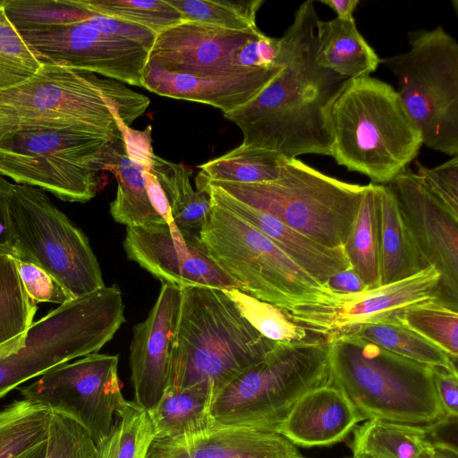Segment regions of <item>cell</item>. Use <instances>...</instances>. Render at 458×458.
Wrapping results in <instances>:
<instances>
[{"label": "cell", "mask_w": 458, "mask_h": 458, "mask_svg": "<svg viewBox=\"0 0 458 458\" xmlns=\"http://www.w3.org/2000/svg\"><path fill=\"white\" fill-rule=\"evenodd\" d=\"M314 2L302 3L280 38L281 72L252 100L225 114L242 132V144L278 152L331 156L328 106L344 77L316 62L318 21Z\"/></svg>", "instance_id": "6da1fadb"}, {"label": "cell", "mask_w": 458, "mask_h": 458, "mask_svg": "<svg viewBox=\"0 0 458 458\" xmlns=\"http://www.w3.org/2000/svg\"><path fill=\"white\" fill-rule=\"evenodd\" d=\"M327 121L330 157L374 184H388L408 169L423 145L396 90L370 75L342 83L328 106Z\"/></svg>", "instance_id": "7a4b0ae2"}, {"label": "cell", "mask_w": 458, "mask_h": 458, "mask_svg": "<svg viewBox=\"0 0 458 458\" xmlns=\"http://www.w3.org/2000/svg\"><path fill=\"white\" fill-rule=\"evenodd\" d=\"M276 344L242 317L224 289L183 287L167 387H202L214 399Z\"/></svg>", "instance_id": "3957f363"}, {"label": "cell", "mask_w": 458, "mask_h": 458, "mask_svg": "<svg viewBox=\"0 0 458 458\" xmlns=\"http://www.w3.org/2000/svg\"><path fill=\"white\" fill-rule=\"evenodd\" d=\"M149 98L96 73L45 62L29 80L0 91V138L38 126L88 125L120 136Z\"/></svg>", "instance_id": "277c9868"}, {"label": "cell", "mask_w": 458, "mask_h": 458, "mask_svg": "<svg viewBox=\"0 0 458 458\" xmlns=\"http://www.w3.org/2000/svg\"><path fill=\"white\" fill-rule=\"evenodd\" d=\"M330 382L363 420L379 419L436 431L451 419L434 385L433 369L344 334L327 338Z\"/></svg>", "instance_id": "5b68a950"}, {"label": "cell", "mask_w": 458, "mask_h": 458, "mask_svg": "<svg viewBox=\"0 0 458 458\" xmlns=\"http://www.w3.org/2000/svg\"><path fill=\"white\" fill-rule=\"evenodd\" d=\"M123 136L88 125L10 132L0 138V175L64 201L84 203L98 193Z\"/></svg>", "instance_id": "8992f818"}, {"label": "cell", "mask_w": 458, "mask_h": 458, "mask_svg": "<svg viewBox=\"0 0 458 458\" xmlns=\"http://www.w3.org/2000/svg\"><path fill=\"white\" fill-rule=\"evenodd\" d=\"M328 382L327 339L276 343L217 393L210 414L222 425L276 432L301 396Z\"/></svg>", "instance_id": "52a82bcc"}, {"label": "cell", "mask_w": 458, "mask_h": 458, "mask_svg": "<svg viewBox=\"0 0 458 458\" xmlns=\"http://www.w3.org/2000/svg\"><path fill=\"white\" fill-rule=\"evenodd\" d=\"M204 185L217 187L329 248L344 246L368 186L328 176L298 158L287 159L274 181L196 184Z\"/></svg>", "instance_id": "ba28073f"}, {"label": "cell", "mask_w": 458, "mask_h": 458, "mask_svg": "<svg viewBox=\"0 0 458 458\" xmlns=\"http://www.w3.org/2000/svg\"><path fill=\"white\" fill-rule=\"evenodd\" d=\"M124 321L115 284L58 306L32 323L16 348L0 354V398L57 365L98 352Z\"/></svg>", "instance_id": "9c48e42d"}, {"label": "cell", "mask_w": 458, "mask_h": 458, "mask_svg": "<svg viewBox=\"0 0 458 458\" xmlns=\"http://www.w3.org/2000/svg\"><path fill=\"white\" fill-rule=\"evenodd\" d=\"M210 200V214L199 238L241 291L284 311L323 301L332 293L255 226Z\"/></svg>", "instance_id": "30bf717a"}, {"label": "cell", "mask_w": 458, "mask_h": 458, "mask_svg": "<svg viewBox=\"0 0 458 458\" xmlns=\"http://www.w3.org/2000/svg\"><path fill=\"white\" fill-rule=\"evenodd\" d=\"M410 49L381 59L423 145L458 154V43L442 26L408 32Z\"/></svg>", "instance_id": "8fae6325"}, {"label": "cell", "mask_w": 458, "mask_h": 458, "mask_svg": "<svg viewBox=\"0 0 458 458\" xmlns=\"http://www.w3.org/2000/svg\"><path fill=\"white\" fill-rule=\"evenodd\" d=\"M8 216L13 257L39 266L74 298L106 286L88 237L44 191L12 183Z\"/></svg>", "instance_id": "7c38bea8"}, {"label": "cell", "mask_w": 458, "mask_h": 458, "mask_svg": "<svg viewBox=\"0 0 458 458\" xmlns=\"http://www.w3.org/2000/svg\"><path fill=\"white\" fill-rule=\"evenodd\" d=\"M280 38L258 26L235 30L182 21L157 34L147 64L197 77L248 73L281 64Z\"/></svg>", "instance_id": "4fadbf2b"}, {"label": "cell", "mask_w": 458, "mask_h": 458, "mask_svg": "<svg viewBox=\"0 0 458 458\" xmlns=\"http://www.w3.org/2000/svg\"><path fill=\"white\" fill-rule=\"evenodd\" d=\"M118 360L117 355L91 353L50 369L19 391L23 399L76 421L97 445L107 437L125 401Z\"/></svg>", "instance_id": "5bb4252c"}, {"label": "cell", "mask_w": 458, "mask_h": 458, "mask_svg": "<svg viewBox=\"0 0 458 458\" xmlns=\"http://www.w3.org/2000/svg\"><path fill=\"white\" fill-rule=\"evenodd\" d=\"M90 13L62 24L16 30L44 61L142 87L149 50L100 30L88 21Z\"/></svg>", "instance_id": "9a60e30c"}, {"label": "cell", "mask_w": 458, "mask_h": 458, "mask_svg": "<svg viewBox=\"0 0 458 458\" xmlns=\"http://www.w3.org/2000/svg\"><path fill=\"white\" fill-rule=\"evenodd\" d=\"M440 274L428 266L411 277L355 294L332 293L323 301L284 311L309 333L326 339L358 326L396 318L414 304L440 299Z\"/></svg>", "instance_id": "2e32d148"}, {"label": "cell", "mask_w": 458, "mask_h": 458, "mask_svg": "<svg viewBox=\"0 0 458 458\" xmlns=\"http://www.w3.org/2000/svg\"><path fill=\"white\" fill-rule=\"evenodd\" d=\"M123 248L130 259L163 284L180 289L208 286L240 290L210 257L199 232L181 229L174 223L126 227Z\"/></svg>", "instance_id": "e0dca14e"}, {"label": "cell", "mask_w": 458, "mask_h": 458, "mask_svg": "<svg viewBox=\"0 0 458 458\" xmlns=\"http://www.w3.org/2000/svg\"><path fill=\"white\" fill-rule=\"evenodd\" d=\"M386 185L424 267L440 274V299L458 309V218L411 169Z\"/></svg>", "instance_id": "ac0fdd59"}, {"label": "cell", "mask_w": 458, "mask_h": 458, "mask_svg": "<svg viewBox=\"0 0 458 458\" xmlns=\"http://www.w3.org/2000/svg\"><path fill=\"white\" fill-rule=\"evenodd\" d=\"M181 303V289L162 284L146 319L133 327L130 346L134 402L148 411L163 396L169 378L170 358Z\"/></svg>", "instance_id": "d6986e66"}, {"label": "cell", "mask_w": 458, "mask_h": 458, "mask_svg": "<svg viewBox=\"0 0 458 458\" xmlns=\"http://www.w3.org/2000/svg\"><path fill=\"white\" fill-rule=\"evenodd\" d=\"M284 436L267 430L222 425L172 437H155L146 458H301Z\"/></svg>", "instance_id": "ffe728a7"}, {"label": "cell", "mask_w": 458, "mask_h": 458, "mask_svg": "<svg viewBox=\"0 0 458 458\" xmlns=\"http://www.w3.org/2000/svg\"><path fill=\"white\" fill-rule=\"evenodd\" d=\"M283 69L281 59V64L274 68L233 75L197 77L165 72L146 64L141 82L143 88L157 95L207 104L225 114L256 98Z\"/></svg>", "instance_id": "44dd1931"}, {"label": "cell", "mask_w": 458, "mask_h": 458, "mask_svg": "<svg viewBox=\"0 0 458 458\" xmlns=\"http://www.w3.org/2000/svg\"><path fill=\"white\" fill-rule=\"evenodd\" d=\"M360 421L348 397L328 382L301 396L276 432L294 445L328 446L345 439Z\"/></svg>", "instance_id": "7402d4cb"}, {"label": "cell", "mask_w": 458, "mask_h": 458, "mask_svg": "<svg viewBox=\"0 0 458 458\" xmlns=\"http://www.w3.org/2000/svg\"><path fill=\"white\" fill-rule=\"evenodd\" d=\"M197 190L206 192L218 205L255 226L321 284L324 285L333 275L352 267L343 247L324 246L275 216L233 198L217 187L204 185Z\"/></svg>", "instance_id": "603a6c76"}, {"label": "cell", "mask_w": 458, "mask_h": 458, "mask_svg": "<svg viewBox=\"0 0 458 458\" xmlns=\"http://www.w3.org/2000/svg\"><path fill=\"white\" fill-rule=\"evenodd\" d=\"M316 34L317 64L344 79L369 76L381 63L354 21L318 20Z\"/></svg>", "instance_id": "cb8c5ba5"}, {"label": "cell", "mask_w": 458, "mask_h": 458, "mask_svg": "<svg viewBox=\"0 0 458 458\" xmlns=\"http://www.w3.org/2000/svg\"><path fill=\"white\" fill-rule=\"evenodd\" d=\"M148 168L149 162L129 155L123 136L118 140L106 168L117 182L115 198L109 210L114 220L126 227L166 223L152 206L148 193Z\"/></svg>", "instance_id": "d4e9b609"}, {"label": "cell", "mask_w": 458, "mask_h": 458, "mask_svg": "<svg viewBox=\"0 0 458 458\" xmlns=\"http://www.w3.org/2000/svg\"><path fill=\"white\" fill-rule=\"evenodd\" d=\"M380 229V285L389 284L425 268L400 215L395 199L386 185H378Z\"/></svg>", "instance_id": "484cf974"}, {"label": "cell", "mask_w": 458, "mask_h": 458, "mask_svg": "<svg viewBox=\"0 0 458 458\" xmlns=\"http://www.w3.org/2000/svg\"><path fill=\"white\" fill-rule=\"evenodd\" d=\"M52 411L26 399L0 411V458H45Z\"/></svg>", "instance_id": "4316f807"}, {"label": "cell", "mask_w": 458, "mask_h": 458, "mask_svg": "<svg viewBox=\"0 0 458 458\" xmlns=\"http://www.w3.org/2000/svg\"><path fill=\"white\" fill-rule=\"evenodd\" d=\"M352 268L368 289L380 286L378 184L369 183L343 246Z\"/></svg>", "instance_id": "83f0119b"}, {"label": "cell", "mask_w": 458, "mask_h": 458, "mask_svg": "<svg viewBox=\"0 0 458 458\" xmlns=\"http://www.w3.org/2000/svg\"><path fill=\"white\" fill-rule=\"evenodd\" d=\"M149 169L167 197L174 224L181 229L199 232L210 214L211 200L206 192L191 186L192 170L154 152L149 155Z\"/></svg>", "instance_id": "f1b7e54d"}, {"label": "cell", "mask_w": 458, "mask_h": 458, "mask_svg": "<svg viewBox=\"0 0 458 458\" xmlns=\"http://www.w3.org/2000/svg\"><path fill=\"white\" fill-rule=\"evenodd\" d=\"M211 393L202 387H166L158 403L148 411L156 437H172L208 428L213 418Z\"/></svg>", "instance_id": "f546056e"}, {"label": "cell", "mask_w": 458, "mask_h": 458, "mask_svg": "<svg viewBox=\"0 0 458 458\" xmlns=\"http://www.w3.org/2000/svg\"><path fill=\"white\" fill-rule=\"evenodd\" d=\"M431 432L422 427L372 419L355 427L351 448L353 457L417 458L429 443Z\"/></svg>", "instance_id": "4dcf8cb0"}, {"label": "cell", "mask_w": 458, "mask_h": 458, "mask_svg": "<svg viewBox=\"0 0 458 458\" xmlns=\"http://www.w3.org/2000/svg\"><path fill=\"white\" fill-rule=\"evenodd\" d=\"M287 158L278 152L244 144L199 166L196 184L207 182L259 183L276 180Z\"/></svg>", "instance_id": "1f68e13d"}, {"label": "cell", "mask_w": 458, "mask_h": 458, "mask_svg": "<svg viewBox=\"0 0 458 458\" xmlns=\"http://www.w3.org/2000/svg\"><path fill=\"white\" fill-rule=\"evenodd\" d=\"M344 334L365 339L411 360L458 372L456 361L440 348L404 326L397 317L363 324Z\"/></svg>", "instance_id": "d6a6232c"}, {"label": "cell", "mask_w": 458, "mask_h": 458, "mask_svg": "<svg viewBox=\"0 0 458 458\" xmlns=\"http://www.w3.org/2000/svg\"><path fill=\"white\" fill-rule=\"evenodd\" d=\"M37 303L29 296L13 256L0 254V354L16 348L33 323Z\"/></svg>", "instance_id": "836d02e7"}, {"label": "cell", "mask_w": 458, "mask_h": 458, "mask_svg": "<svg viewBox=\"0 0 458 458\" xmlns=\"http://www.w3.org/2000/svg\"><path fill=\"white\" fill-rule=\"evenodd\" d=\"M155 437L148 411L125 400L115 412L107 437L96 445L94 458H146Z\"/></svg>", "instance_id": "e575fe53"}, {"label": "cell", "mask_w": 458, "mask_h": 458, "mask_svg": "<svg viewBox=\"0 0 458 458\" xmlns=\"http://www.w3.org/2000/svg\"><path fill=\"white\" fill-rule=\"evenodd\" d=\"M397 318L407 327L458 359V309L441 299L422 301L406 308Z\"/></svg>", "instance_id": "d590c367"}, {"label": "cell", "mask_w": 458, "mask_h": 458, "mask_svg": "<svg viewBox=\"0 0 458 458\" xmlns=\"http://www.w3.org/2000/svg\"><path fill=\"white\" fill-rule=\"evenodd\" d=\"M185 21L243 30L256 27V16L263 0H166Z\"/></svg>", "instance_id": "8d00e7d4"}, {"label": "cell", "mask_w": 458, "mask_h": 458, "mask_svg": "<svg viewBox=\"0 0 458 458\" xmlns=\"http://www.w3.org/2000/svg\"><path fill=\"white\" fill-rule=\"evenodd\" d=\"M242 317L263 336L275 343H291L311 334L292 321L276 306L254 298L239 289H224Z\"/></svg>", "instance_id": "74e56055"}, {"label": "cell", "mask_w": 458, "mask_h": 458, "mask_svg": "<svg viewBox=\"0 0 458 458\" xmlns=\"http://www.w3.org/2000/svg\"><path fill=\"white\" fill-rule=\"evenodd\" d=\"M88 9L148 28L157 34L183 21L166 0H81Z\"/></svg>", "instance_id": "f35d334b"}, {"label": "cell", "mask_w": 458, "mask_h": 458, "mask_svg": "<svg viewBox=\"0 0 458 458\" xmlns=\"http://www.w3.org/2000/svg\"><path fill=\"white\" fill-rule=\"evenodd\" d=\"M46 61L29 46L0 9V91L31 78Z\"/></svg>", "instance_id": "ab89813d"}, {"label": "cell", "mask_w": 458, "mask_h": 458, "mask_svg": "<svg viewBox=\"0 0 458 458\" xmlns=\"http://www.w3.org/2000/svg\"><path fill=\"white\" fill-rule=\"evenodd\" d=\"M96 444L76 421L52 412L45 458H94Z\"/></svg>", "instance_id": "60d3db41"}, {"label": "cell", "mask_w": 458, "mask_h": 458, "mask_svg": "<svg viewBox=\"0 0 458 458\" xmlns=\"http://www.w3.org/2000/svg\"><path fill=\"white\" fill-rule=\"evenodd\" d=\"M415 163L420 182L458 218V157L431 168Z\"/></svg>", "instance_id": "b9f144b4"}, {"label": "cell", "mask_w": 458, "mask_h": 458, "mask_svg": "<svg viewBox=\"0 0 458 458\" xmlns=\"http://www.w3.org/2000/svg\"><path fill=\"white\" fill-rule=\"evenodd\" d=\"M13 258L27 293L37 304L51 302L60 306L76 299L54 276L39 266Z\"/></svg>", "instance_id": "7bdbcfd3"}, {"label": "cell", "mask_w": 458, "mask_h": 458, "mask_svg": "<svg viewBox=\"0 0 458 458\" xmlns=\"http://www.w3.org/2000/svg\"><path fill=\"white\" fill-rule=\"evenodd\" d=\"M88 21L107 34L137 42L149 51L157 36L156 32L143 26L110 18L93 11H91V13L89 15Z\"/></svg>", "instance_id": "ee69618b"}, {"label": "cell", "mask_w": 458, "mask_h": 458, "mask_svg": "<svg viewBox=\"0 0 458 458\" xmlns=\"http://www.w3.org/2000/svg\"><path fill=\"white\" fill-rule=\"evenodd\" d=\"M433 378L438 401L452 420L458 415V372L440 368L433 369Z\"/></svg>", "instance_id": "f6af8a7d"}, {"label": "cell", "mask_w": 458, "mask_h": 458, "mask_svg": "<svg viewBox=\"0 0 458 458\" xmlns=\"http://www.w3.org/2000/svg\"><path fill=\"white\" fill-rule=\"evenodd\" d=\"M324 286L332 293L338 294H355L369 290L352 267L330 276Z\"/></svg>", "instance_id": "bcb514c9"}, {"label": "cell", "mask_w": 458, "mask_h": 458, "mask_svg": "<svg viewBox=\"0 0 458 458\" xmlns=\"http://www.w3.org/2000/svg\"><path fill=\"white\" fill-rule=\"evenodd\" d=\"M11 186L12 182L0 175V254L13 256V241L8 216V195Z\"/></svg>", "instance_id": "7dc6e473"}, {"label": "cell", "mask_w": 458, "mask_h": 458, "mask_svg": "<svg viewBox=\"0 0 458 458\" xmlns=\"http://www.w3.org/2000/svg\"><path fill=\"white\" fill-rule=\"evenodd\" d=\"M147 189L152 206L159 216L168 224L174 222L170 205L167 197L163 191L160 183L156 176L151 173L148 168L147 172Z\"/></svg>", "instance_id": "c3c4849f"}, {"label": "cell", "mask_w": 458, "mask_h": 458, "mask_svg": "<svg viewBox=\"0 0 458 458\" xmlns=\"http://www.w3.org/2000/svg\"><path fill=\"white\" fill-rule=\"evenodd\" d=\"M320 3L330 7L335 13L336 18L344 21H354L353 12L360 4L359 0H323Z\"/></svg>", "instance_id": "681fc988"}, {"label": "cell", "mask_w": 458, "mask_h": 458, "mask_svg": "<svg viewBox=\"0 0 458 458\" xmlns=\"http://www.w3.org/2000/svg\"><path fill=\"white\" fill-rule=\"evenodd\" d=\"M435 458H458L455 445L443 442H431Z\"/></svg>", "instance_id": "f907efd6"}, {"label": "cell", "mask_w": 458, "mask_h": 458, "mask_svg": "<svg viewBox=\"0 0 458 458\" xmlns=\"http://www.w3.org/2000/svg\"><path fill=\"white\" fill-rule=\"evenodd\" d=\"M417 458H435L431 442L423 448V450L419 454Z\"/></svg>", "instance_id": "816d5d0a"}, {"label": "cell", "mask_w": 458, "mask_h": 458, "mask_svg": "<svg viewBox=\"0 0 458 458\" xmlns=\"http://www.w3.org/2000/svg\"><path fill=\"white\" fill-rule=\"evenodd\" d=\"M3 6V0H0V9L2 8Z\"/></svg>", "instance_id": "f5cc1de1"}, {"label": "cell", "mask_w": 458, "mask_h": 458, "mask_svg": "<svg viewBox=\"0 0 458 458\" xmlns=\"http://www.w3.org/2000/svg\"><path fill=\"white\" fill-rule=\"evenodd\" d=\"M352 458H365V457H353V456H352Z\"/></svg>", "instance_id": "db71d44e"}, {"label": "cell", "mask_w": 458, "mask_h": 458, "mask_svg": "<svg viewBox=\"0 0 458 458\" xmlns=\"http://www.w3.org/2000/svg\"><path fill=\"white\" fill-rule=\"evenodd\" d=\"M301 458H305V457L301 456Z\"/></svg>", "instance_id": "11a10c76"}]
</instances>
